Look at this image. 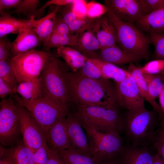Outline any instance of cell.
Here are the masks:
<instances>
[{
	"mask_svg": "<svg viewBox=\"0 0 164 164\" xmlns=\"http://www.w3.org/2000/svg\"><path fill=\"white\" fill-rule=\"evenodd\" d=\"M0 164H12L8 155L2 152H0Z\"/></svg>",
	"mask_w": 164,
	"mask_h": 164,
	"instance_id": "49",
	"label": "cell"
},
{
	"mask_svg": "<svg viewBox=\"0 0 164 164\" xmlns=\"http://www.w3.org/2000/svg\"><path fill=\"white\" fill-rule=\"evenodd\" d=\"M149 37L154 46L155 57L164 60V32L150 34Z\"/></svg>",
	"mask_w": 164,
	"mask_h": 164,
	"instance_id": "37",
	"label": "cell"
},
{
	"mask_svg": "<svg viewBox=\"0 0 164 164\" xmlns=\"http://www.w3.org/2000/svg\"><path fill=\"white\" fill-rule=\"evenodd\" d=\"M84 0H50L46 2L44 5L41 7L45 10L48 6L52 5L63 6L73 5L82 2Z\"/></svg>",
	"mask_w": 164,
	"mask_h": 164,
	"instance_id": "45",
	"label": "cell"
},
{
	"mask_svg": "<svg viewBox=\"0 0 164 164\" xmlns=\"http://www.w3.org/2000/svg\"><path fill=\"white\" fill-rule=\"evenodd\" d=\"M15 93L24 99L29 101L36 100L44 96L41 76L35 79L19 83Z\"/></svg>",
	"mask_w": 164,
	"mask_h": 164,
	"instance_id": "25",
	"label": "cell"
},
{
	"mask_svg": "<svg viewBox=\"0 0 164 164\" xmlns=\"http://www.w3.org/2000/svg\"><path fill=\"white\" fill-rule=\"evenodd\" d=\"M48 160L46 164H65L58 153L51 149L47 145Z\"/></svg>",
	"mask_w": 164,
	"mask_h": 164,
	"instance_id": "46",
	"label": "cell"
},
{
	"mask_svg": "<svg viewBox=\"0 0 164 164\" xmlns=\"http://www.w3.org/2000/svg\"><path fill=\"white\" fill-rule=\"evenodd\" d=\"M42 43L40 38L32 28L24 29L18 34L12 42L11 59L19 54L33 50Z\"/></svg>",
	"mask_w": 164,
	"mask_h": 164,
	"instance_id": "17",
	"label": "cell"
},
{
	"mask_svg": "<svg viewBox=\"0 0 164 164\" xmlns=\"http://www.w3.org/2000/svg\"><path fill=\"white\" fill-rule=\"evenodd\" d=\"M151 97L155 101L161 93L164 82V76L159 74L143 73Z\"/></svg>",
	"mask_w": 164,
	"mask_h": 164,
	"instance_id": "31",
	"label": "cell"
},
{
	"mask_svg": "<svg viewBox=\"0 0 164 164\" xmlns=\"http://www.w3.org/2000/svg\"><path fill=\"white\" fill-rule=\"evenodd\" d=\"M67 116L58 119L47 132V145L58 152L71 148L66 123Z\"/></svg>",
	"mask_w": 164,
	"mask_h": 164,
	"instance_id": "13",
	"label": "cell"
},
{
	"mask_svg": "<svg viewBox=\"0 0 164 164\" xmlns=\"http://www.w3.org/2000/svg\"><path fill=\"white\" fill-rule=\"evenodd\" d=\"M70 101L76 106H117V95L108 79L97 80L82 76L78 71L63 73Z\"/></svg>",
	"mask_w": 164,
	"mask_h": 164,
	"instance_id": "1",
	"label": "cell"
},
{
	"mask_svg": "<svg viewBox=\"0 0 164 164\" xmlns=\"http://www.w3.org/2000/svg\"><path fill=\"white\" fill-rule=\"evenodd\" d=\"M12 95L17 103L29 111L47 132L58 119L67 116L69 111L67 104L49 97L29 101L24 99L16 93Z\"/></svg>",
	"mask_w": 164,
	"mask_h": 164,
	"instance_id": "4",
	"label": "cell"
},
{
	"mask_svg": "<svg viewBox=\"0 0 164 164\" xmlns=\"http://www.w3.org/2000/svg\"><path fill=\"white\" fill-rule=\"evenodd\" d=\"M155 112L154 110L149 111L145 108L127 111L125 116H123L122 132L128 144L145 147L151 145L157 132Z\"/></svg>",
	"mask_w": 164,
	"mask_h": 164,
	"instance_id": "2",
	"label": "cell"
},
{
	"mask_svg": "<svg viewBox=\"0 0 164 164\" xmlns=\"http://www.w3.org/2000/svg\"><path fill=\"white\" fill-rule=\"evenodd\" d=\"M98 19H91L87 16L77 18L68 25L73 34H79L85 30L94 28Z\"/></svg>",
	"mask_w": 164,
	"mask_h": 164,
	"instance_id": "33",
	"label": "cell"
},
{
	"mask_svg": "<svg viewBox=\"0 0 164 164\" xmlns=\"http://www.w3.org/2000/svg\"><path fill=\"white\" fill-rule=\"evenodd\" d=\"M65 164H100L101 162L92 156L79 152L72 148L57 152Z\"/></svg>",
	"mask_w": 164,
	"mask_h": 164,
	"instance_id": "28",
	"label": "cell"
},
{
	"mask_svg": "<svg viewBox=\"0 0 164 164\" xmlns=\"http://www.w3.org/2000/svg\"><path fill=\"white\" fill-rule=\"evenodd\" d=\"M83 128L86 133L92 156L101 162L118 158L125 145V139L119 133H105L93 128Z\"/></svg>",
	"mask_w": 164,
	"mask_h": 164,
	"instance_id": "6",
	"label": "cell"
},
{
	"mask_svg": "<svg viewBox=\"0 0 164 164\" xmlns=\"http://www.w3.org/2000/svg\"><path fill=\"white\" fill-rule=\"evenodd\" d=\"M56 56L62 57L73 72L78 71L87 58L74 48L65 46L57 48Z\"/></svg>",
	"mask_w": 164,
	"mask_h": 164,
	"instance_id": "27",
	"label": "cell"
},
{
	"mask_svg": "<svg viewBox=\"0 0 164 164\" xmlns=\"http://www.w3.org/2000/svg\"><path fill=\"white\" fill-rule=\"evenodd\" d=\"M73 113L83 128L105 133L122 132L123 116L116 106H76Z\"/></svg>",
	"mask_w": 164,
	"mask_h": 164,
	"instance_id": "3",
	"label": "cell"
},
{
	"mask_svg": "<svg viewBox=\"0 0 164 164\" xmlns=\"http://www.w3.org/2000/svg\"><path fill=\"white\" fill-rule=\"evenodd\" d=\"M87 59L99 69L104 78L112 79L116 83L122 81L130 75L127 70L101 59L89 58Z\"/></svg>",
	"mask_w": 164,
	"mask_h": 164,
	"instance_id": "26",
	"label": "cell"
},
{
	"mask_svg": "<svg viewBox=\"0 0 164 164\" xmlns=\"http://www.w3.org/2000/svg\"><path fill=\"white\" fill-rule=\"evenodd\" d=\"M22 0H0V12L1 14L7 12L12 9L17 8Z\"/></svg>",
	"mask_w": 164,
	"mask_h": 164,
	"instance_id": "44",
	"label": "cell"
},
{
	"mask_svg": "<svg viewBox=\"0 0 164 164\" xmlns=\"http://www.w3.org/2000/svg\"><path fill=\"white\" fill-rule=\"evenodd\" d=\"M10 60L0 61V78L15 92L19 83Z\"/></svg>",
	"mask_w": 164,
	"mask_h": 164,
	"instance_id": "32",
	"label": "cell"
},
{
	"mask_svg": "<svg viewBox=\"0 0 164 164\" xmlns=\"http://www.w3.org/2000/svg\"><path fill=\"white\" fill-rule=\"evenodd\" d=\"M15 93L14 91L9 87L4 81L0 78V97L2 100L5 99L8 95H12Z\"/></svg>",
	"mask_w": 164,
	"mask_h": 164,
	"instance_id": "48",
	"label": "cell"
},
{
	"mask_svg": "<svg viewBox=\"0 0 164 164\" xmlns=\"http://www.w3.org/2000/svg\"><path fill=\"white\" fill-rule=\"evenodd\" d=\"M62 6L56 5L54 9L45 16L34 21L32 28L38 36L45 48L52 34L57 13Z\"/></svg>",
	"mask_w": 164,
	"mask_h": 164,
	"instance_id": "22",
	"label": "cell"
},
{
	"mask_svg": "<svg viewBox=\"0 0 164 164\" xmlns=\"http://www.w3.org/2000/svg\"><path fill=\"white\" fill-rule=\"evenodd\" d=\"M135 23L137 28L150 35L164 32V9L146 14Z\"/></svg>",
	"mask_w": 164,
	"mask_h": 164,
	"instance_id": "21",
	"label": "cell"
},
{
	"mask_svg": "<svg viewBox=\"0 0 164 164\" xmlns=\"http://www.w3.org/2000/svg\"><path fill=\"white\" fill-rule=\"evenodd\" d=\"M161 124V128H160L158 133L164 139V122Z\"/></svg>",
	"mask_w": 164,
	"mask_h": 164,
	"instance_id": "53",
	"label": "cell"
},
{
	"mask_svg": "<svg viewBox=\"0 0 164 164\" xmlns=\"http://www.w3.org/2000/svg\"><path fill=\"white\" fill-rule=\"evenodd\" d=\"M100 164H118L116 159H111L101 162Z\"/></svg>",
	"mask_w": 164,
	"mask_h": 164,
	"instance_id": "52",
	"label": "cell"
},
{
	"mask_svg": "<svg viewBox=\"0 0 164 164\" xmlns=\"http://www.w3.org/2000/svg\"><path fill=\"white\" fill-rule=\"evenodd\" d=\"M159 105L164 116V82L162 91L159 96Z\"/></svg>",
	"mask_w": 164,
	"mask_h": 164,
	"instance_id": "50",
	"label": "cell"
},
{
	"mask_svg": "<svg viewBox=\"0 0 164 164\" xmlns=\"http://www.w3.org/2000/svg\"><path fill=\"white\" fill-rule=\"evenodd\" d=\"M47 144L33 152V164H46L48 160Z\"/></svg>",
	"mask_w": 164,
	"mask_h": 164,
	"instance_id": "41",
	"label": "cell"
},
{
	"mask_svg": "<svg viewBox=\"0 0 164 164\" xmlns=\"http://www.w3.org/2000/svg\"><path fill=\"white\" fill-rule=\"evenodd\" d=\"M87 2L84 0L82 2L73 5V11L77 18L87 16L85 7Z\"/></svg>",
	"mask_w": 164,
	"mask_h": 164,
	"instance_id": "47",
	"label": "cell"
},
{
	"mask_svg": "<svg viewBox=\"0 0 164 164\" xmlns=\"http://www.w3.org/2000/svg\"><path fill=\"white\" fill-rule=\"evenodd\" d=\"M77 71L82 76L88 78L101 80L108 79L103 77L99 69L87 59Z\"/></svg>",
	"mask_w": 164,
	"mask_h": 164,
	"instance_id": "34",
	"label": "cell"
},
{
	"mask_svg": "<svg viewBox=\"0 0 164 164\" xmlns=\"http://www.w3.org/2000/svg\"><path fill=\"white\" fill-rule=\"evenodd\" d=\"M106 14L115 26L118 43L122 49L141 59L147 60L148 49L151 43L149 37L144 34L133 22L120 19L109 9Z\"/></svg>",
	"mask_w": 164,
	"mask_h": 164,
	"instance_id": "5",
	"label": "cell"
},
{
	"mask_svg": "<svg viewBox=\"0 0 164 164\" xmlns=\"http://www.w3.org/2000/svg\"><path fill=\"white\" fill-rule=\"evenodd\" d=\"M33 26L34 20L16 19L4 13L0 17V38L9 34H18L24 29Z\"/></svg>",
	"mask_w": 164,
	"mask_h": 164,
	"instance_id": "23",
	"label": "cell"
},
{
	"mask_svg": "<svg viewBox=\"0 0 164 164\" xmlns=\"http://www.w3.org/2000/svg\"><path fill=\"white\" fill-rule=\"evenodd\" d=\"M154 155L149 147L127 143L117 160L118 164H152Z\"/></svg>",
	"mask_w": 164,
	"mask_h": 164,
	"instance_id": "15",
	"label": "cell"
},
{
	"mask_svg": "<svg viewBox=\"0 0 164 164\" xmlns=\"http://www.w3.org/2000/svg\"><path fill=\"white\" fill-rule=\"evenodd\" d=\"M12 45V42L10 41L6 36L0 38V61L11 59Z\"/></svg>",
	"mask_w": 164,
	"mask_h": 164,
	"instance_id": "39",
	"label": "cell"
},
{
	"mask_svg": "<svg viewBox=\"0 0 164 164\" xmlns=\"http://www.w3.org/2000/svg\"><path fill=\"white\" fill-rule=\"evenodd\" d=\"M18 105L23 141L33 152L47 144V132L29 111Z\"/></svg>",
	"mask_w": 164,
	"mask_h": 164,
	"instance_id": "10",
	"label": "cell"
},
{
	"mask_svg": "<svg viewBox=\"0 0 164 164\" xmlns=\"http://www.w3.org/2000/svg\"><path fill=\"white\" fill-rule=\"evenodd\" d=\"M78 36V34L61 35L52 33L46 48L48 50L53 48H57L65 46L74 47L76 44Z\"/></svg>",
	"mask_w": 164,
	"mask_h": 164,
	"instance_id": "30",
	"label": "cell"
},
{
	"mask_svg": "<svg viewBox=\"0 0 164 164\" xmlns=\"http://www.w3.org/2000/svg\"><path fill=\"white\" fill-rule=\"evenodd\" d=\"M163 76H164V75Z\"/></svg>",
	"mask_w": 164,
	"mask_h": 164,
	"instance_id": "54",
	"label": "cell"
},
{
	"mask_svg": "<svg viewBox=\"0 0 164 164\" xmlns=\"http://www.w3.org/2000/svg\"><path fill=\"white\" fill-rule=\"evenodd\" d=\"M140 2L146 15L164 9V0H140Z\"/></svg>",
	"mask_w": 164,
	"mask_h": 164,
	"instance_id": "38",
	"label": "cell"
},
{
	"mask_svg": "<svg viewBox=\"0 0 164 164\" xmlns=\"http://www.w3.org/2000/svg\"><path fill=\"white\" fill-rule=\"evenodd\" d=\"M94 30L100 44V50L116 46L118 43L116 29L106 15L98 19Z\"/></svg>",
	"mask_w": 164,
	"mask_h": 164,
	"instance_id": "16",
	"label": "cell"
},
{
	"mask_svg": "<svg viewBox=\"0 0 164 164\" xmlns=\"http://www.w3.org/2000/svg\"><path fill=\"white\" fill-rule=\"evenodd\" d=\"M86 16L92 19H98L105 14L108 10L104 5L94 1L85 4Z\"/></svg>",
	"mask_w": 164,
	"mask_h": 164,
	"instance_id": "35",
	"label": "cell"
},
{
	"mask_svg": "<svg viewBox=\"0 0 164 164\" xmlns=\"http://www.w3.org/2000/svg\"><path fill=\"white\" fill-rule=\"evenodd\" d=\"M40 2L39 0H22L11 13L22 15L27 18V19H36L40 18L44 11L41 8H38Z\"/></svg>",
	"mask_w": 164,
	"mask_h": 164,
	"instance_id": "29",
	"label": "cell"
},
{
	"mask_svg": "<svg viewBox=\"0 0 164 164\" xmlns=\"http://www.w3.org/2000/svg\"><path fill=\"white\" fill-rule=\"evenodd\" d=\"M127 71L134 79L141 96L153 107L162 121H164V116L159 105L149 96L147 85L141 71V67L135 66L133 63H130L128 67Z\"/></svg>",
	"mask_w": 164,
	"mask_h": 164,
	"instance_id": "20",
	"label": "cell"
},
{
	"mask_svg": "<svg viewBox=\"0 0 164 164\" xmlns=\"http://www.w3.org/2000/svg\"><path fill=\"white\" fill-rule=\"evenodd\" d=\"M98 59L115 65L134 63L142 59L116 45L100 50Z\"/></svg>",
	"mask_w": 164,
	"mask_h": 164,
	"instance_id": "19",
	"label": "cell"
},
{
	"mask_svg": "<svg viewBox=\"0 0 164 164\" xmlns=\"http://www.w3.org/2000/svg\"><path fill=\"white\" fill-rule=\"evenodd\" d=\"M52 33L61 35L73 34L71 32L68 25L64 21L61 15L56 16Z\"/></svg>",
	"mask_w": 164,
	"mask_h": 164,
	"instance_id": "40",
	"label": "cell"
},
{
	"mask_svg": "<svg viewBox=\"0 0 164 164\" xmlns=\"http://www.w3.org/2000/svg\"><path fill=\"white\" fill-rule=\"evenodd\" d=\"M143 73L164 75V60L157 59L148 62L141 67Z\"/></svg>",
	"mask_w": 164,
	"mask_h": 164,
	"instance_id": "36",
	"label": "cell"
},
{
	"mask_svg": "<svg viewBox=\"0 0 164 164\" xmlns=\"http://www.w3.org/2000/svg\"><path fill=\"white\" fill-rule=\"evenodd\" d=\"M74 48L87 58L98 59V55L95 52L100 50L101 48L94 27L78 34L76 44Z\"/></svg>",
	"mask_w": 164,
	"mask_h": 164,
	"instance_id": "18",
	"label": "cell"
},
{
	"mask_svg": "<svg viewBox=\"0 0 164 164\" xmlns=\"http://www.w3.org/2000/svg\"><path fill=\"white\" fill-rule=\"evenodd\" d=\"M73 5L62 6L58 11L64 21L68 25L77 18L73 11Z\"/></svg>",
	"mask_w": 164,
	"mask_h": 164,
	"instance_id": "42",
	"label": "cell"
},
{
	"mask_svg": "<svg viewBox=\"0 0 164 164\" xmlns=\"http://www.w3.org/2000/svg\"><path fill=\"white\" fill-rule=\"evenodd\" d=\"M106 5L121 20L136 22L146 15L140 0H105Z\"/></svg>",
	"mask_w": 164,
	"mask_h": 164,
	"instance_id": "12",
	"label": "cell"
},
{
	"mask_svg": "<svg viewBox=\"0 0 164 164\" xmlns=\"http://www.w3.org/2000/svg\"><path fill=\"white\" fill-rule=\"evenodd\" d=\"M53 55L48 51L32 50L10 59L18 83L39 77L47 60Z\"/></svg>",
	"mask_w": 164,
	"mask_h": 164,
	"instance_id": "7",
	"label": "cell"
},
{
	"mask_svg": "<svg viewBox=\"0 0 164 164\" xmlns=\"http://www.w3.org/2000/svg\"><path fill=\"white\" fill-rule=\"evenodd\" d=\"M152 164H164V161L157 153L154 154Z\"/></svg>",
	"mask_w": 164,
	"mask_h": 164,
	"instance_id": "51",
	"label": "cell"
},
{
	"mask_svg": "<svg viewBox=\"0 0 164 164\" xmlns=\"http://www.w3.org/2000/svg\"><path fill=\"white\" fill-rule=\"evenodd\" d=\"M0 152L8 155L12 164H33V152L23 141H19L10 148L1 145Z\"/></svg>",
	"mask_w": 164,
	"mask_h": 164,
	"instance_id": "24",
	"label": "cell"
},
{
	"mask_svg": "<svg viewBox=\"0 0 164 164\" xmlns=\"http://www.w3.org/2000/svg\"><path fill=\"white\" fill-rule=\"evenodd\" d=\"M115 87L119 105L128 111H135L145 108L144 100L130 74L122 81L116 83Z\"/></svg>",
	"mask_w": 164,
	"mask_h": 164,
	"instance_id": "11",
	"label": "cell"
},
{
	"mask_svg": "<svg viewBox=\"0 0 164 164\" xmlns=\"http://www.w3.org/2000/svg\"><path fill=\"white\" fill-rule=\"evenodd\" d=\"M15 101L11 95L0 103V142L7 147L14 145L22 135L18 105Z\"/></svg>",
	"mask_w": 164,
	"mask_h": 164,
	"instance_id": "8",
	"label": "cell"
},
{
	"mask_svg": "<svg viewBox=\"0 0 164 164\" xmlns=\"http://www.w3.org/2000/svg\"><path fill=\"white\" fill-rule=\"evenodd\" d=\"M66 123L71 148L81 153L92 156L87 135L85 134L80 122L73 113L69 111L67 115Z\"/></svg>",
	"mask_w": 164,
	"mask_h": 164,
	"instance_id": "14",
	"label": "cell"
},
{
	"mask_svg": "<svg viewBox=\"0 0 164 164\" xmlns=\"http://www.w3.org/2000/svg\"><path fill=\"white\" fill-rule=\"evenodd\" d=\"M40 76L44 96L51 97L64 104H67L69 102L63 73L56 56L53 55L48 59Z\"/></svg>",
	"mask_w": 164,
	"mask_h": 164,
	"instance_id": "9",
	"label": "cell"
},
{
	"mask_svg": "<svg viewBox=\"0 0 164 164\" xmlns=\"http://www.w3.org/2000/svg\"><path fill=\"white\" fill-rule=\"evenodd\" d=\"M154 136L151 144L153 148L156 151L164 161V139L159 134Z\"/></svg>",
	"mask_w": 164,
	"mask_h": 164,
	"instance_id": "43",
	"label": "cell"
}]
</instances>
